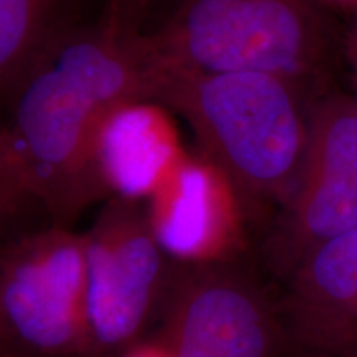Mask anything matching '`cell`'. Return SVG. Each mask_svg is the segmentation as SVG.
<instances>
[{"label":"cell","mask_w":357,"mask_h":357,"mask_svg":"<svg viewBox=\"0 0 357 357\" xmlns=\"http://www.w3.org/2000/svg\"><path fill=\"white\" fill-rule=\"evenodd\" d=\"M159 65L146 35L114 10L93 29H61L12 88L3 129L32 199L60 227L109 194L102 132L119 109L154 102Z\"/></svg>","instance_id":"1"},{"label":"cell","mask_w":357,"mask_h":357,"mask_svg":"<svg viewBox=\"0 0 357 357\" xmlns=\"http://www.w3.org/2000/svg\"><path fill=\"white\" fill-rule=\"evenodd\" d=\"M300 83L260 71L172 70L159 65L154 102L182 116L204 160L243 199L288 202L305 162L310 116Z\"/></svg>","instance_id":"2"},{"label":"cell","mask_w":357,"mask_h":357,"mask_svg":"<svg viewBox=\"0 0 357 357\" xmlns=\"http://www.w3.org/2000/svg\"><path fill=\"white\" fill-rule=\"evenodd\" d=\"M160 66L300 79L318 61L323 26L312 0H181L146 33Z\"/></svg>","instance_id":"3"},{"label":"cell","mask_w":357,"mask_h":357,"mask_svg":"<svg viewBox=\"0 0 357 357\" xmlns=\"http://www.w3.org/2000/svg\"><path fill=\"white\" fill-rule=\"evenodd\" d=\"M84 238L86 352L111 357L136 341L162 303L171 266L139 200L113 195Z\"/></svg>","instance_id":"4"},{"label":"cell","mask_w":357,"mask_h":357,"mask_svg":"<svg viewBox=\"0 0 357 357\" xmlns=\"http://www.w3.org/2000/svg\"><path fill=\"white\" fill-rule=\"evenodd\" d=\"M0 311L12 346L40 357H84L83 235L55 225L12 243L0 257Z\"/></svg>","instance_id":"5"},{"label":"cell","mask_w":357,"mask_h":357,"mask_svg":"<svg viewBox=\"0 0 357 357\" xmlns=\"http://www.w3.org/2000/svg\"><path fill=\"white\" fill-rule=\"evenodd\" d=\"M164 306L167 357H270L265 300L247 280L213 261L171 266Z\"/></svg>","instance_id":"6"},{"label":"cell","mask_w":357,"mask_h":357,"mask_svg":"<svg viewBox=\"0 0 357 357\" xmlns=\"http://www.w3.org/2000/svg\"><path fill=\"white\" fill-rule=\"evenodd\" d=\"M288 230L303 257L357 229V109L328 100L310 114L300 177L288 200Z\"/></svg>","instance_id":"7"},{"label":"cell","mask_w":357,"mask_h":357,"mask_svg":"<svg viewBox=\"0 0 357 357\" xmlns=\"http://www.w3.org/2000/svg\"><path fill=\"white\" fill-rule=\"evenodd\" d=\"M222 178L205 160L182 155L149 195L147 213L167 255L181 261H212L225 230L217 192Z\"/></svg>","instance_id":"8"},{"label":"cell","mask_w":357,"mask_h":357,"mask_svg":"<svg viewBox=\"0 0 357 357\" xmlns=\"http://www.w3.org/2000/svg\"><path fill=\"white\" fill-rule=\"evenodd\" d=\"M181 158L174 131L154 102L119 109L102 132L100 169L113 195H151Z\"/></svg>","instance_id":"9"},{"label":"cell","mask_w":357,"mask_h":357,"mask_svg":"<svg viewBox=\"0 0 357 357\" xmlns=\"http://www.w3.org/2000/svg\"><path fill=\"white\" fill-rule=\"evenodd\" d=\"M296 293L303 310L311 314L357 323V229L303 257Z\"/></svg>","instance_id":"10"},{"label":"cell","mask_w":357,"mask_h":357,"mask_svg":"<svg viewBox=\"0 0 357 357\" xmlns=\"http://www.w3.org/2000/svg\"><path fill=\"white\" fill-rule=\"evenodd\" d=\"M60 0H0V96L12 88L40 52L60 32Z\"/></svg>","instance_id":"11"},{"label":"cell","mask_w":357,"mask_h":357,"mask_svg":"<svg viewBox=\"0 0 357 357\" xmlns=\"http://www.w3.org/2000/svg\"><path fill=\"white\" fill-rule=\"evenodd\" d=\"M32 199L24 174L3 129H0V223L22 211Z\"/></svg>","instance_id":"12"},{"label":"cell","mask_w":357,"mask_h":357,"mask_svg":"<svg viewBox=\"0 0 357 357\" xmlns=\"http://www.w3.org/2000/svg\"><path fill=\"white\" fill-rule=\"evenodd\" d=\"M349 53H351L352 65H354L356 79H357V22H356V26H354V30H352L351 38H349ZM352 102H354V106H356V109H357V98H356V101H352Z\"/></svg>","instance_id":"13"},{"label":"cell","mask_w":357,"mask_h":357,"mask_svg":"<svg viewBox=\"0 0 357 357\" xmlns=\"http://www.w3.org/2000/svg\"><path fill=\"white\" fill-rule=\"evenodd\" d=\"M129 357H167L166 351L162 347H144V349H137L132 354H129Z\"/></svg>","instance_id":"14"},{"label":"cell","mask_w":357,"mask_h":357,"mask_svg":"<svg viewBox=\"0 0 357 357\" xmlns=\"http://www.w3.org/2000/svg\"><path fill=\"white\" fill-rule=\"evenodd\" d=\"M10 346H12L10 336H8L6 323H3V318H2V311H0V349H8Z\"/></svg>","instance_id":"15"},{"label":"cell","mask_w":357,"mask_h":357,"mask_svg":"<svg viewBox=\"0 0 357 357\" xmlns=\"http://www.w3.org/2000/svg\"><path fill=\"white\" fill-rule=\"evenodd\" d=\"M0 357H25V356L15 354V352H12L8 349H0Z\"/></svg>","instance_id":"16"},{"label":"cell","mask_w":357,"mask_h":357,"mask_svg":"<svg viewBox=\"0 0 357 357\" xmlns=\"http://www.w3.org/2000/svg\"><path fill=\"white\" fill-rule=\"evenodd\" d=\"M116 2H118V3H119V0H116ZM126 2H128V0H126Z\"/></svg>","instance_id":"17"}]
</instances>
